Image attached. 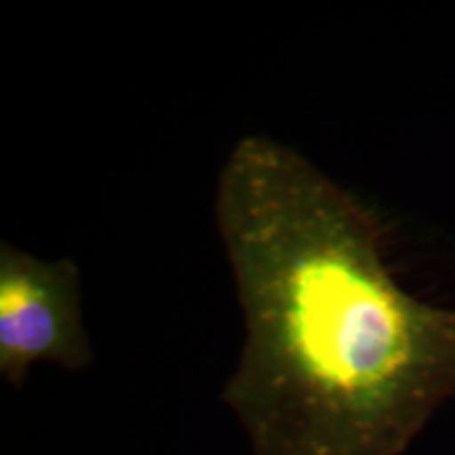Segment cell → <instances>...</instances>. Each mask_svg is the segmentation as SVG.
Instances as JSON below:
<instances>
[{
	"instance_id": "obj_2",
	"label": "cell",
	"mask_w": 455,
	"mask_h": 455,
	"mask_svg": "<svg viewBox=\"0 0 455 455\" xmlns=\"http://www.w3.org/2000/svg\"><path fill=\"white\" fill-rule=\"evenodd\" d=\"M95 352L83 325L81 272L72 259H38L0 247V375L20 388L36 363L81 371Z\"/></svg>"
},
{
	"instance_id": "obj_1",
	"label": "cell",
	"mask_w": 455,
	"mask_h": 455,
	"mask_svg": "<svg viewBox=\"0 0 455 455\" xmlns=\"http://www.w3.org/2000/svg\"><path fill=\"white\" fill-rule=\"evenodd\" d=\"M215 220L244 318L221 401L251 453H405L455 396V310L405 291L373 215L266 135L232 148Z\"/></svg>"
}]
</instances>
